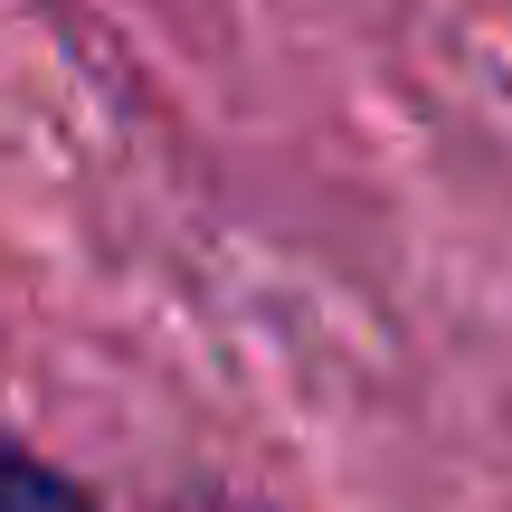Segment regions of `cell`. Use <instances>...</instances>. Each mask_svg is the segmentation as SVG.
I'll use <instances>...</instances> for the list:
<instances>
[{
  "label": "cell",
  "instance_id": "6da1fadb",
  "mask_svg": "<svg viewBox=\"0 0 512 512\" xmlns=\"http://www.w3.org/2000/svg\"><path fill=\"white\" fill-rule=\"evenodd\" d=\"M0 512H95V503H86V484H67L57 465L10 456V494H0Z\"/></svg>",
  "mask_w": 512,
  "mask_h": 512
},
{
  "label": "cell",
  "instance_id": "7a4b0ae2",
  "mask_svg": "<svg viewBox=\"0 0 512 512\" xmlns=\"http://www.w3.org/2000/svg\"><path fill=\"white\" fill-rule=\"evenodd\" d=\"M209 512H266V503H209Z\"/></svg>",
  "mask_w": 512,
  "mask_h": 512
}]
</instances>
